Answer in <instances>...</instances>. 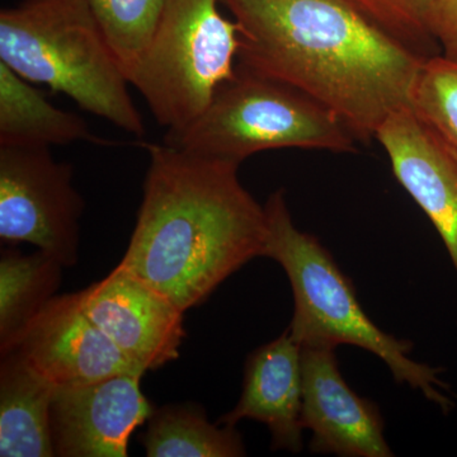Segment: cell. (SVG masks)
<instances>
[{
  "label": "cell",
  "instance_id": "obj_5",
  "mask_svg": "<svg viewBox=\"0 0 457 457\" xmlns=\"http://www.w3.org/2000/svg\"><path fill=\"white\" fill-rule=\"evenodd\" d=\"M356 137L329 108L302 90L237 65L191 125L164 143L204 158L239 165L264 150L352 153Z\"/></svg>",
  "mask_w": 457,
  "mask_h": 457
},
{
  "label": "cell",
  "instance_id": "obj_3",
  "mask_svg": "<svg viewBox=\"0 0 457 457\" xmlns=\"http://www.w3.org/2000/svg\"><path fill=\"white\" fill-rule=\"evenodd\" d=\"M269 239L264 257L278 262L293 287L295 311L288 333L311 347L351 345L371 352L386 363L402 384L420 390L444 411L453 407L440 370L409 357L413 343L387 335L366 315L353 285L317 237L294 224L284 189L264 204Z\"/></svg>",
  "mask_w": 457,
  "mask_h": 457
},
{
  "label": "cell",
  "instance_id": "obj_1",
  "mask_svg": "<svg viewBox=\"0 0 457 457\" xmlns=\"http://www.w3.org/2000/svg\"><path fill=\"white\" fill-rule=\"evenodd\" d=\"M240 29L237 65L302 90L357 140L409 106L427 57L350 0H221Z\"/></svg>",
  "mask_w": 457,
  "mask_h": 457
},
{
  "label": "cell",
  "instance_id": "obj_9",
  "mask_svg": "<svg viewBox=\"0 0 457 457\" xmlns=\"http://www.w3.org/2000/svg\"><path fill=\"white\" fill-rule=\"evenodd\" d=\"M141 372L96 383L57 387L51 403V432L60 457H126L137 427L152 416L141 392Z\"/></svg>",
  "mask_w": 457,
  "mask_h": 457
},
{
  "label": "cell",
  "instance_id": "obj_17",
  "mask_svg": "<svg viewBox=\"0 0 457 457\" xmlns=\"http://www.w3.org/2000/svg\"><path fill=\"white\" fill-rule=\"evenodd\" d=\"M147 422L140 438L146 456H245L242 435L236 427L210 423L197 405H165L153 411Z\"/></svg>",
  "mask_w": 457,
  "mask_h": 457
},
{
  "label": "cell",
  "instance_id": "obj_14",
  "mask_svg": "<svg viewBox=\"0 0 457 457\" xmlns=\"http://www.w3.org/2000/svg\"><path fill=\"white\" fill-rule=\"evenodd\" d=\"M55 386L33 371L18 352L2 354L0 456L53 457L51 403Z\"/></svg>",
  "mask_w": 457,
  "mask_h": 457
},
{
  "label": "cell",
  "instance_id": "obj_2",
  "mask_svg": "<svg viewBox=\"0 0 457 457\" xmlns=\"http://www.w3.org/2000/svg\"><path fill=\"white\" fill-rule=\"evenodd\" d=\"M145 149L143 203L119 264L187 312L264 257L266 210L240 182L239 165L165 143Z\"/></svg>",
  "mask_w": 457,
  "mask_h": 457
},
{
  "label": "cell",
  "instance_id": "obj_6",
  "mask_svg": "<svg viewBox=\"0 0 457 457\" xmlns=\"http://www.w3.org/2000/svg\"><path fill=\"white\" fill-rule=\"evenodd\" d=\"M219 0H165L139 66L135 87L168 132L191 125L222 83L236 75L240 29L220 13Z\"/></svg>",
  "mask_w": 457,
  "mask_h": 457
},
{
  "label": "cell",
  "instance_id": "obj_20",
  "mask_svg": "<svg viewBox=\"0 0 457 457\" xmlns=\"http://www.w3.org/2000/svg\"><path fill=\"white\" fill-rule=\"evenodd\" d=\"M357 8L418 55L441 54L440 45L422 21L423 0H350Z\"/></svg>",
  "mask_w": 457,
  "mask_h": 457
},
{
  "label": "cell",
  "instance_id": "obj_8",
  "mask_svg": "<svg viewBox=\"0 0 457 457\" xmlns=\"http://www.w3.org/2000/svg\"><path fill=\"white\" fill-rule=\"evenodd\" d=\"M78 297L93 323L144 372L179 359L185 312L130 270L117 264Z\"/></svg>",
  "mask_w": 457,
  "mask_h": 457
},
{
  "label": "cell",
  "instance_id": "obj_16",
  "mask_svg": "<svg viewBox=\"0 0 457 457\" xmlns=\"http://www.w3.org/2000/svg\"><path fill=\"white\" fill-rule=\"evenodd\" d=\"M65 267L38 251L23 255L5 249L0 260V351L13 350L36 315L56 296Z\"/></svg>",
  "mask_w": 457,
  "mask_h": 457
},
{
  "label": "cell",
  "instance_id": "obj_19",
  "mask_svg": "<svg viewBox=\"0 0 457 457\" xmlns=\"http://www.w3.org/2000/svg\"><path fill=\"white\" fill-rule=\"evenodd\" d=\"M409 107L457 147V62L438 54L420 66Z\"/></svg>",
  "mask_w": 457,
  "mask_h": 457
},
{
  "label": "cell",
  "instance_id": "obj_10",
  "mask_svg": "<svg viewBox=\"0 0 457 457\" xmlns=\"http://www.w3.org/2000/svg\"><path fill=\"white\" fill-rule=\"evenodd\" d=\"M13 350L55 389L96 383L125 372L144 374L93 323L78 293L54 296L29 324Z\"/></svg>",
  "mask_w": 457,
  "mask_h": 457
},
{
  "label": "cell",
  "instance_id": "obj_7",
  "mask_svg": "<svg viewBox=\"0 0 457 457\" xmlns=\"http://www.w3.org/2000/svg\"><path fill=\"white\" fill-rule=\"evenodd\" d=\"M84 207L73 167L56 162L50 147L0 145L3 245L29 243L62 266H74Z\"/></svg>",
  "mask_w": 457,
  "mask_h": 457
},
{
  "label": "cell",
  "instance_id": "obj_15",
  "mask_svg": "<svg viewBox=\"0 0 457 457\" xmlns=\"http://www.w3.org/2000/svg\"><path fill=\"white\" fill-rule=\"evenodd\" d=\"M77 141L106 143L82 117L51 104L31 82L0 62V145L51 147Z\"/></svg>",
  "mask_w": 457,
  "mask_h": 457
},
{
  "label": "cell",
  "instance_id": "obj_11",
  "mask_svg": "<svg viewBox=\"0 0 457 457\" xmlns=\"http://www.w3.org/2000/svg\"><path fill=\"white\" fill-rule=\"evenodd\" d=\"M303 426L311 429L312 453L392 457L380 409L361 398L339 371L336 348L302 347Z\"/></svg>",
  "mask_w": 457,
  "mask_h": 457
},
{
  "label": "cell",
  "instance_id": "obj_13",
  "mask_svg": "<svg viewBox=\"0 0 457 457\" xmlns=\"http://www.w3.org/2000/svg\"><path fill=\"white\" fill-rule=\"evenodd\" d=\"M302 345L288 330L249 354L239 402L219 425L240 420L263 423L272 436V450H303Z\"/></svg>",
  "mask_w": 457,
  "mask_h": 457
},
{
  "label": "cell",
  "instance_id": "obj_21",
  "mask_svg": "<svg viewBox=\"0 0 457 457\" xmlns=\"http://www.w3.org/2000/svg\"><path fill=\"white\" fill-rule=\"evenodd\" d=\"M422 21L442 55L457 62V0H423Z\"/></svg>",
  "mask_w": 457,
  "mask_h": 457
},
{
  "label": "cell",
  "instance_id": "obj_4",
  "mask_svg": "<svg viewBox=\"0 0 457 457\" xmlns=\"http://www.w3.org/2000/svg\"><path fill=\"white\" fill-rule=\"evenodd\" d=\"M0 62L123 131L145 132L130 82L84 0H23L2 9Z\"/></svg>",
  "mask_w": 457,
  "mask_h": 457
},
{
  "label": "cell",
  "instance_id": "obj_12",
  "mask_svg": "<svg viewBox=\"0 0 457 457\" xmlns=\"http://www.w3.org/2000/svg\"><path fill=\"white\" fill-rule=\"evenodd\" d=\"M394 176L431 220L457 275V147L411 107L376 132Z\"/></svg>",
  "mask_w": 457,
  "mask_h": 457
},
{
  "label": "cell",
  "instance_id": "obj_18",
  "mask_svg": "<svg viewBox=\"0 0 457 457\" xmlns=\"http://www.w3.org/2000/svg\"><path fill=\"white\" fill-rule=\"evenodd\" d=\"M130 82L152 42L165 0H84Z\"/></svg>",
  "mask_w": 457,
  "mask_h": 457
}]
</instances>
